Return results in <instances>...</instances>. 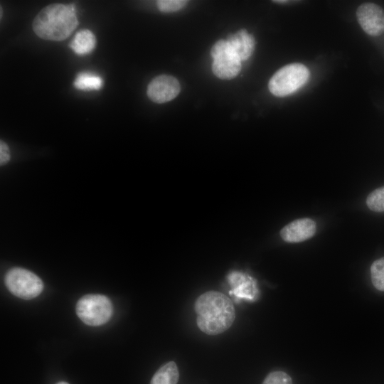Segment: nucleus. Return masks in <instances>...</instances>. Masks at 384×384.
Instances as JSON below:
<instances>
[{"mask_svg":"<svg viewBox=\"0 0 384 384\" xmlns=\"http://www.w3.org/2000/svg\"><path fill=\"white\" fill-rule=\"evenodd\" d=\"M196 322L199 329L208 335H218L228 330L235 319V311L230 299L217 291L200 295L194 303Z\"/></svg>","mask_w":384,"mask_h":384,"instance_id":"nucleus-1","label":"nucleus"},{"mask_svg":"<svg viewBox=\"0 0 384 384\" xmlns=\"http://www.w3.org/2000/svg\"><path fill=\"white\" fill-rule=\"evenodd\" d=\"M78 24L73 4H52L41 10L32 27L41 38L60 41L67 38Z\"/></svg>","mask_w":384,"mask_h":384,"instance_id":"nucleus-2","label":"nucleus"},{"mask_svg":"<svg viewBox=\"0 0 384 384\" xmlns=\"http://www.w3.org/2000/svg\"><path fill=\"white\" fill-rule=\"evenodd\" d=\"M309 77V71L305 65L300 63L287 65L271 78L269 90L277 97H285L302 87Z\"/></svg>","mask_w":384,"mask_h":384,"instance_id":"nucleus-3","label":"nucleus"},{"mask_svg":"<svg viewBox=\"0 0 384 384\" xmlns=\"http://www.w3.org/2000/svg\"><path fill=\"white\" fill-rule=\"evenodd\" d=\"M113 312L110 299L102 294H86L76 304V314L85 324L100 326L107 322Z\"/></svg>","mask_w":384,"mask_h":384,"instance_id":"nucleus-4","label":"nucleus"},{"mask_svg":"<svg viewBox=\"0 0 384 384\" xmlns=\"http://www.w3.org/2000/svg\"><path fill=\"white\" fill-rule=\"evenodd\" d=\"M4 282L9 292L23 299H31L43 291L42 280L33 272L21 267L9 270Z\"/></svg>","mask_w":384,"mask_h":384,"instance_id":"nucleus-5","label":"nucleus"},{"mask_svg":"<svg viewBox=\"0 0 384 384\" xmlns=\"http://www.w3.org/2000/svg\"><path fill=\"white\" fill-rule=\"evenodd\" d=\"M213 58L212 70L213 73L223 80H230L238 75L241 70V60L232 50L228 42L220 40L211 48Z\"/></svg>","mask_w":384,"mask_h":384,"instance_id":"nucleus-6","label":"nucleus"},{"mask_svg":"<svg viewBox=\"0 0 384 384\" xmlns=\"http://www.w3.org/2000/svg\"><path fill=\"white\" fill-rule=\"evenodd\" d=\"M358 21L363 30L373 36H380L384 31V11L373 3H364L356 11Z\"/></svg>","mask_w":384,"mask_h":384,"instance_id":"nucleus-7","label":"nucleus"},{"mask_svg":"<svg viewBox=\"0 0 384 384\" xmlns=\"http://www.w3.org/2000/svg\"><path fill=\"white\" fill-rule=\"evenodd\" d=\"M180 90V84L175 78L162 75L154 78L149 82L146 93L152 102L160 104L175 98Z\"/></svg>","mask_w":384,"mask_h":384,"instance_id":"nucleus-8","label":"nucleus"},{"mask_svg":"<svg viewBox=\"0 0 384 384\" xmlns=\"http://www.w3.org/2000/svg\"><path fill=\"white\" fill-rule=\"evenodd\" d=\"M316 223L310 218L294 220L280 230L282 239L287 242H300L311 238L316 233Z\"/></svg>","mask_w":384,"mask_h":384,"instance_id":"nucleus-9","label":"nucleus"},{"mask_svg":"<svg viewBox=\"0 0 384 384\" xmlns=\"http://www.w3.org/2000/svg\"><path fill=\"white\" fill-rule=\"evenodd\" d=\"M227 278L231 287L230 294L239 299H256L259 291L256 281L252 277L241 272L233 271Z\"/></svg>","mask_w":384,"mask_h":384,"instance_id":"nucleus-10","label":"nucleus"},{"mask_svg":"<svg viewBox=\"0 0 384 384\" xmlns=\"http://www.w3.org/2000/svg\"><path fill=\"white\" fill-rule=\"evenodd\" d=\"M226 41L241 61L248 59L254 51L255 39L245 29L230 35Z\"/></svg>","mask_w":384,"mask_h":384,"instance_id":"nucleus-11","label":"nucleus"},{"mask_svg":"<svg viewBox=\"0 0 384 384\" xmlns=\"http://www.w3.org/2000/svg\"><path fill=\"white\" fill-rule=\"evenodd\" d=\"M95 35L90 30L78 31L70 43V48L78 55H83L90 53L95 47Z\"/></svg>","mask_w":384,"mask_h":384,"instance_id":"nucleus-12","label":"nucleus"},{"mask_svg":"<svg viewBox=\"0 0 384 384\" xmlns=\"http://www.w3.org/2000/svg\"><path fill=\"white\" fill-rule=\"evenodd\" d=\"M179 379L178 367L170 361L162 366L153 375L150 384H177Z\"/></svg>","mask_w":384,"mask_h":384,"instance_id":"nucleus-13","label":"nucleus"},{"mask_svg":"<svg viewBox=\"0 0 384 384\" xmlns=\"http://www.w3.org/2000/svg\"><path fill=\"white\" fill-rule=\"evenodd\" d=\"M102 84V79L100 76L90 73H79L73 82L75 87L81 90H97Z\"/></svg>","mask_w":384,"mask_h":384,"instance_id":"nucleus-14","label":"nucleus"},{"mask_svg":"<svg viewBox=\"0 0 384 384\" xmlns=\"http://www.w3.org/2000/svg\"><path fill=\"white\" fill-rule=\"evenodd\" d=\"M370 274L373 286L377 289L384 292V257L373 262Z\"/></svg>","mask_w":384,"mask_h":384,"instance_id":"nucleus-15","label":"nucleus"},{"mask_svg":"<svg viewBox=\"0 0 384 384\" xmlns=\"http://www.w3.org/2000/svg\"><path fill=\"white\" fill-rule=\"evenodd\" d=\"M366 204L373 211L384 212V186L371 192L367 197Z\"/></svg>","mask_w":384,"mask_h":384,"instance_id":"nucleus-16","label":"nucleus"},{"mask_svg":"<svg viewBox=\"0 0 384 384\" xmlns=\"http://www.w3.org/2000/svg\"><path fill=\"white\" fill-rule=\"evenodd\" d=\"M187 3L188 1L184 0H159L156 4L161 12L169 13L181 9Z\"/></svg>","mask_w":384,"mask_h":384,"instance_id":"nucleus-17","label":"nucleus"},{"mask_svg":"<svg viewBox=\"0 0 384 384\" xmlns=\"http://www.w3.org/2000/svg\"><path fill=\"white\" fill-rule=\"evenodd\" d=\"M262 384H292L291 377L283 371L270 373L264 380Z\"/></svg>","mask_w":384,"mask_h":384,"instance_id":"nucleus-18","label":"nucleus"},{"mask_svg":"<svg viewBox=\"0 0 384 384\" xmlns=\"http://www.w3.org/2000/svg\"><path fill=\"white\" fill-rule=\"evenodd\" d=\"M10 159L9 149L7 144L1 141L0 142V163L1 165L6 164Z\"/></svg>","mask_w":384,"mask_h":384,"instance_id":"nucleus-19","label":"nucleus"},{"mask_svg":"<svg viewBox=\"0 0 384 384\" xmlns=\"http://www.w3.org/2000/svg\"><path fill=\"white\" fill-rule=\"evenodd\" d=\"M57 384H69V383H68L66 382H59Z\"/></svg>","mask_w":384,"mask_h":384,"instance_id":"nucleus-20","label":"nucleus"}]
</instances>
